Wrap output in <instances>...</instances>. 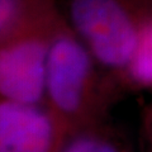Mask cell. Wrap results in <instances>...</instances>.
Wrapping results in <instances>:
<instances>
[{
	"label": "cell",
	"mask_w": 152,
	"mask_h": 152,
	"mask_svg": "<svg viewBox=\"0 0 152 152\" xmlns=\"http://www.w3.org/2000/svg\"><path fill=\"white\" fill-rule=\"evenodd\" d=\"M115 81L61 19L47 61L43 104L69 137L103 122Z\"/></svg>",
	"instance_id": "obj_1"
},
{
	"label": "cell",
	"mask_w": 152,
	"mask_h": 152,
	"mask_svg": "<svg viewBox=\"0 0 152 152\" xmlns=\"http://www.w3.org/2000/svg\"><path fill=\"white\" fill-rule=\"evenodd\" d=\"M61 19L45 4L29 1L0 36V98L43 104L50 48Z\"/></svg>",
	"instance_id": "obj_2"
},
{
	"label": "cell",
	"mask_w": 152,
	"mask_h": 152,
	"mask_svg": "<svg viewBox=\"0 0 152 152\" xmlns=\"http://www.w3.org/2000/svg\"><path fill=\"white\" fill-rule=\"evenodd\" d=\"M146 17L124 0H70L67 23L102 69L118 81L134 53Z\"/></svg>",
	"instance_id": "obj_3"
},
{
	"label": "cell",
	"mask_w": 152,
	"mask_h": 152,
	"mask_svg": "<svg viewBox=\"0 0 152 152\" xmlns=\"http://www.w3.org/2000/svg\"><path fill=\"white\" fill-rule=\"evenodd\" d=\"M67 138L45 104L0 98V152H60Z\"/></svg>",
	"instance_id": "obj_4"
},
{
	"label": "cell",
	"mask_w": 152,
	"mask_h": 152,
	"mask_svg": "<svg viewBox=\"0 0 152 152\" xmlns=\"http://www.w3.org/2000/svg\"><path fill=\"white\" fill-rule=\"evenodd\" d=\"M60 152H131L124 138L104 122L71 134Z\"/></svg>",
	"instance_id": "obj_5"
},
{
	"label": "cell",
	"mask_w": 152,
	"mask_h": 152,
	"mask_svg": "<svg viewBox=\"0 0 152 152\" xmlns=\"http://www.w3.org/2000/svg\"><path fill=\"white\" fill-rule=\"evenodd\" d=\"M123 80L140 88L152 89V15L145 18L134 53L126 69Z\"/></svg>",
	"instance_id": "obj_6"
},
{
	"label": "cell",
	"mask_w": 152,
	"mask_h": 152,
	"mask_svg": "<svg viewBox=\"0 0 152 152\" xmlns=\"http://www.w3.org/2000/svg\"><path fill=\"white\" fill-rule=\"evenodd\" d=\"M26 4L24 0H0V36L17 20Z\"/></svg>",
	"instance_id": "obj_7"
}]
</instances>
